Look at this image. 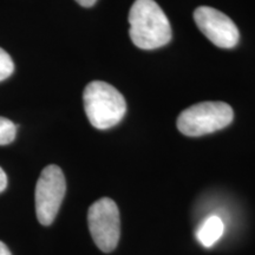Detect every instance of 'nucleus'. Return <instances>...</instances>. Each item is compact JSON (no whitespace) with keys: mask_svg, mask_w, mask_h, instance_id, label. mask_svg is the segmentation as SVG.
Listing matches in <instances>:
<instances>
[{"mask_svg":"<svg viewBox=\"0 0 255 255\" xmlns=\"http://www.w3.org/2000/svg\"><path fill=\"white\" fill-rule=\"evenodd\" d=\"M66 191L65 176L58 165L43 169L36 186V214L43 226H50L58 214Z\"/></svg>","mask_w":255,"mask_h":255,"instance_id":"obj_5","label":"nucleus"},{"mask_svg":"<svg viewBox=\"0 0 255 255\" xmlns=\"http://www.w3.org/2000/svg\"><path fill=\"white\" fill-rule=\"evenodd\" d=\"M223 231H225V226H223L222 220L215 215L209 216L200 226L199 231L196 233L197 240L202 246L212 247L222 237Z\"/></svg>","mask_w":255,"mask_h":255,"instance_id":"obj_7","label":"nucleus"},{"mask_svg":"<svg viewBox=\"0 0 255 255\" xmlns=\"http://www.w3.org/2000/svg\"><path fill=\"white\" fill-rule=\"evenodd\" d=\"M0 255H12L7 246L1 241H0Z\"/></svg>","mask_w":255,"mask_h":255,"instance_id":"obj_12","label":"nucleus"},{"mask_svg":"<svg viewBox=\"0 0 255 255\" xmlns=\"http://www.w3.org/2000/svg\"><path fill=\"white\" fill-rule=\"evenodd\" d=\"M234 119L231 105L223 102H203L188 108L177 119V129L190 137L203 136L229 126Z\"/></svg>","mask_w":255,"mask_h":255,"instance_id":"obj_3","label":"nucleus"},{"mask_svg":"<svg viewBox=\"0 0 255 255\" xmlns=\"http://www.w3.org/2000/svg\"><path fill=\"white\" fill-rule=\"evenodd\" d=\"M83 102L89 122L96 129H110L126 116L127 103L123 95L105 82L89 83L84 89Z\"/></svg>","mask_w":255,"mask_h":255,"instance_id":"obj_2","label":"nucleus"},{"mask_svg":"<svg viewBox=\"0 0 255 255\" xmlns=\"http://www.w3.org/2000/svg\"><path fill=\"white\" fill-rule=\"evenodd\" d=\"M7 187V176H6L5 171L0 168V193H2Z\"/></svg>","mask_w":255,"mask_h":255,"instance_id":"obj_10","label":"nucleus"},{"mask_svg":"<svg viewBox=\"0 0 255 255\" xmlns=\"http://www.w3.org/2000/svg\"><path fill=\"white\" fill-rule=\"evenodd\" d=\"M194 20L213 44L222 49L237 46L240 33L237 25L228 15L209 6H200L194 12Z\"/></svg>","mask_w":255,"mask_h":255,"instance_id":"obj_6","label":"nucleus"},{"mask_svg":"<svg viewBox=\"0 0 255 255\" xmlns=\"http://www.w3.org/2000/svg\"><path fill=\"white\" fill-rule=\"evenodd\" d=\"M76 1H77L81 6H83V7H91V6H94L96 4L97 0H76Z\"/></svg>","mask_w":255,"mask_h":255,"instance_id":"obj_11","label":"nucleus"},{"mask_svg":"<svg viewBox=\"0 0 255 255\" xmlns=\"http://www.w3.org/2000/svg\"><path fill=\"white\" fill-rule=\"evenodd\" d=\"M88 225L96 246L104 253L117 247L121 235L120 210L109 197L92 203L88 212Z\"/></svg>","mask_w":255,"mask_h":255,"instance_id":"obj_4","label":"nucleus"},{"mask_svg":"<svg viewBox=\"0 0 255 255\" xmlns=\"http://www.w3.org/2000/svg\"><path fill=\"white\" fill-rule=\"evenodd\" d=\"M129 24L130 38L139 49H158L171 39L170 23L154 0H136L129 12Z\"/></svg>","mask_w":255,"mask_h":255,"instance_id":"obj_1","label":"nucleus"},{"mask_svg":"<svg viewBox=\"0 0 255 255\" xmlns=\"http://www.w3.org/2000/svg\"><path fill=\"white\" fill-rule=\"evenodd\" d=\"M14 70V64L11 57L4 49L0 47V82L8 78Z\"/></svg>","mask_w":255,"mask_h":255,"instance_id":"obj_9","label":"nucleus"},{"mask_svg":"<svg viewBox=\"0 0 255 255\" xmlns=\"http://www.w3.org/2000/svg\"><path fill=\"white\" fill-rule=\"evenodd\" d=\"M17 126L5 117H0V145H7L14 141Z\"/></svg>","mask_w":255,"mask_h":255,"instance_id":"obj_8","label":"nucleus"}]
</instances>
